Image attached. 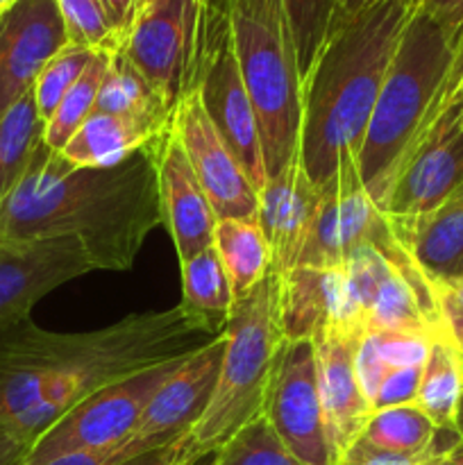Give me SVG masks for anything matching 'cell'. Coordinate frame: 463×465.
Listing matches in <instances>:
<instances>
[{
	"label": "cell",
	"mask_w": 463,
	"mask_h": 465,
	"mask_svg": "<svg viewBox=\"0 0 463 465\" xmlns=\"http://www.w3.org/2000/svg\"><path fill=\"white\" fill-rule=\"evenodd\" d=\"M150 450H157V448H153V445L143 443V440H139L132 436L130 440L116 445V448L98 450V452L66 454V457L53 459V461H48L44 465H121V463L130 461V459L139 457V454L150 452Z\"/></svg>",
	"instance_id": "37"
},
{
	"label": "cell",
	"mask_w": 463,
	"mask_h": 465,
	"mask_svg": "<svg viewBox=\"0 0 463 465\" xmlns=\"http://www.w3.org/2000/svg\"><path fill=\"white\" fill-rule=\"evenodd\" d=\"M458 98H461V104H463V68H461V77H458Z\"/></svg>",
	"instance_id": "50"
},
{
	"label": "cell",
	"mask_w": 463,
	"mask_h": 465,
	"mask_svg": "<svg viewBox=\"0 0 463 465\" xmlns=\"http://www.w3.org/2000/svg\"><path fill=\"white\" fill-rule=\"evenodd\" d=\"M91 271L75 236L0 239V336L23 325L44 295Z\"/></svg>",
	"instance_id": "13"
},
{
	"label": "cell",
	"mask_w": 463,
	"mask_h": 465,
	"mask_svg": "<svg viewBox=\"0 0 463 465\" xmlns=\"http://www.w3.org/2000/svg\"><path fill=\"white\" fill-rule=\"evenodd\" d=\"M389 221L434 289L463 280V189L427 216Z\"/></svg>",
	"instance_id": "20"
},
{
	"label": "cell",
	"mask_w": 463,
	"mask_h": 465,
	"mask_svg": "<svg viewBox=\"0 0 463 465\" xmlns=\"http://www.w3.org/2000/svg\"><path fill=\"white\" fill-rule=\"evenodd\" d=\"M44 143V121L34 95L18 100L0 121V209L25 175L36 148Z\"/></svg>",
	"instance_id": "27"
},
{
	"label": "cell",
	"mask_w": 463,
	"mask_h": 465,
	"mask_svg": "<svg viewBox=\"0 0 463 465\" xmlns=\"http://www.w3.org/2000/svg\"><path fill=\"white\" fill-rule=\"evenodd\" d=\"M436 436L438 427L416 402H411L372 411L359 440L398 457H427L436 454Z\"/></svg>",
	"instance_id": "26"
},
{
	"label": "cell",
	"mask_w": 463,
	"mask_h": 465,
	"mask_svg": "<svg viewBox=\"0 0 463 465\" xmlns=\"http://www.w3.org/2000/svg\"><path fill=\"white\" fill-rule=\"evenodd\" d=\"M95 112L141 123L154 132H166L175 109L153 89L139 68L121 50H116L109 54V66L100 84Z\"/></svg>",
	"instance_id": "22"
},
{
	"label": "cell",
	"mask_w": 463,
	"mask_h": 465,
	"mask_svg": "<svg viewBox=\"0 0 463 465\" xmlns=\"http://www.w3.org/2000/svg\"><path fill=\"white\" fill-rule=\"evenodd\" d=\"M209 465H302L289 452L266 416L241 427L209 457Z\"/></svg>",
	"instance_id": "31"
},
{
	"label": "cell",
	"mask_w": 463,
	"mask_h": 465,
	"mask_svg": "<svg viewBox=\"0 0 463 465\" xmlns=\"http://www.w3.org/2000/svg\"><path fill=\"white\" fill-rule=\"evenodd\" d=\"M354 371H357L363 395H366L368 402L372 404L377 389H379L381 380H384L386 371H389L384 359H381L379 350H377L375 336L372 334H366L359 341L357 352H354Z\"/></svg>",
	"instance_id": "36"
},
{
	"label": "cell",
	"mask_w": 463,
	"mask_h": 465,
	"mask_svg": "<svg viewBox=\"0 0 463 465\" xmlns=\"http://www.w3.org/2000/svg\"><path fill=\"white\" fill-rule=\"evenodd\" d=\"M16 3H18V0H0V16H3L7 9H12Z\"/></svg>",
	"instance_id": "48"
},
{
	"label": "cell",
	"mask_w": 463,
	"mask_h": 465,
	"mask_svg": "<svg viewBox=\"0 0 463 465\" xmlns=\"http://www.w3.org/2000/svg\"><path fill=\"white\" fill-rule=\"evenodd\" d=\"M293 36L300 75L307 77L334 27L339 0H280Z\"/></svg>",
	"instance_id": "30"
},
{
	"label": "cell",
	"mask_w": 463,
	"mask_h": 465,
	"mask_svg": "<svg viewBox=\"0 0 463 465\" xmlns=\"http://www.w3.org/2000/svg\"><path fill=\"white\" fill-rule=\"evenodd\" d=\"M145 3H150V0H136V3H134V9H136V7H141V5H145ZM200 3H202V0H200Z\"/></svg>",
	"instance_id": "52"
},
{
	"label": "cell",
	"mask_w": 463,
	"mask_h": 465,
	"mask_svg": "<svg viewBox=\"0 0 463 465\" xmlns=\"http://www.w3.org/2000/svg\"><path fill=\"white\" fill-rule=\"evenodd\" d=\"M463 395V357L452 336H436L422 363L416 404L438 430L457 431V411Z\"/></svg>",
	"instance_id": "24"
},
{
	"label": "cell",
	"mask_w": 463,
	"mask_h": 465,
	"mask_svg": "<svg viewBox=\"0 0 463 465\" xmlns=\"http://www.w3.org/2000/svg\"><path fill=\"white\" fill-rule=\"evenodd\" d=\"M420 12L434 18L454 39L463 41V0H420Z\"/></svg>",
	"instance_id": "39"
},
{
	"label": "cell",
	"mask_w": 463,
	"mask_h": 465,
	"mask_svg": "<svg viewBox=\"0 0 463 465\" xmlns=\"http://www.w3.org/2000/svg\"><path fill=\"white\" fill-rule=\"evenodd\" d=\"M134 3L136 0H103L104 9L112 16L113 25L118 27L123 36H125V30L130 27L132 14H134Z\"/></svg>",
	"instance_id": "42"
},
{
	"label": "cell",
	"mask_w": 463,
	"mask_h": 465,
	"mask_svg": "<svg viewBox=\"0 0 463 465\" xmlns=\"http://www.w3.org/2000/svg\"><path fill=\"white\" fill-rule=\"evenodd\" d=\"M320 186L309 180L300 154L259 191V227L268 241L272 272L284 275L298 266L316 218Z\"/></svg>",
	"instance_id": "18"
},
{
	"label": "cell",
	"mask_w": 463,
	"mask_h": 465,
	"mask_svg": "<svg viewBox=\"0 0 463 465\" xmlns=\"http://www.w3.org/2000/svg\"><path fill=\"white\" fill-rule=\"evenodd\" d=\"M66 45L57 0H18L0 16V121Z\"/></svg>",
	"instance_id": "14"
},
{
	"label": "cell",
	"mask_w": 463,
	"mask_h": 465,
	"mask_svg": "<svg viewBox=\"0 0 463 465\" xmlns=\"http://www.w3.org/2000/svg\"><path fill=\"white\" fill-rule=\"evenodd\" d=\"M280 318L286 341L313 339V334L325 325L343 327L363 336L350 316L343 268L318 271L298 266L280 275Z\"/></svg>",
	"instance_id": "19"
},
{
	"label": "cell",
	"mask_w": 463,
	"mask_h": 465,
	"mask_svg": "<svg viewBox=\"0 0 463 465\" xmlns=\"http://www.w3.org/2000/svg\"><path fill=\"white\" fill-rule=\"evenodd\" d=\"M109 54L112 53L94 54L89 66L82 71L75 84L68 89L62 103L57 104L50 121L44 125V143L54 153H59L71 141V136L80 130L82 123L95 112L100 84H103V77L109 66Z\"/></svg>",
	"instance_id": "28"
},
{
	"label": "cell",
	"mask_w": 463,
	"mask_h": 465,
	"mask_svg": "<svg viewBox=\"0 0 463 465\" xmlns=\"http://www.w3.org/2000/svg\"><path fill=\"white\" fill-rule=\"evenodd\" d=\"M438 293L440 312H443V321L448 325V331L454 336L463 330V280L449 282L436 289Z\"/></svg>",
	"instance_id": "40"
},
{
	"label": "cell",
	"mask_w": 463,
	"mask_h": 465,
	"mask_svg": "<svg viewBox=\"0 0 463 465\" xmlns=\"http://www.w3.org/2000/svg\"><path fill=\"white\" fill-rule=\"evenodd\" d=\"M213 248L225 268L234 300L248 295L272 271L271 248L257 221L221 218L213 230Z\"/></svg>",
	"instance_id": "23"
},
{
	"label": "cell",
	"mask_w": 463,
	"mask_h": 465,
	"mask_svg": "<svg viewBox=\"0 0 463 465\" xmlns=\"http://www.w3.org/2000/svg\"><path fill=\"white\" fill-rule=\"evenodd\" d=\"M461 189L463 104L457 82L431 125L409 153L379 212L395 221H411L438 209Z\"/></svg>",
	"instance_id": "10"
},
{
	"label": "cell",
	"mask_w": 463,
	"mask_h": 465,
	"mask_svg": "<svg viewBox=\"0 0 463 465\" xmlns=\"http://www.w3.org/2000/svg\"><path fill=\"white\" fill-rule=\"evenodd\" d=\"M429 457H436V454H427V457H398V454L379 452V450L370 448V445L357 439L345 450L343 457L336 461V465H425Z\"/></svg>",
	"instance_id": "38"
},
{
	"label": "cell",
	"mask_w": 463,
	"mask_h": 465,
	"mask_svg": "<svg viewBox=\"0 0 463 465\" xmlns=\"http://www.w3.org/2000/svg\"><path fill=\"white\" fill-rule=\"evenodd\" d=\"M186 448H189V434L182 436L175 443H168L163 448L150 450V452L139 454V457L130 459V461L121 465H193L184 461Z\"/></svg>",
	"instance_id": "41"
},
{
	"label": "cell",
	"mask_w": 463,
	"mask_h": 465,
	"mask_svg": "<svg viewBox=\"0 0 463 465\" xmlns=\"http://www.w3.org/2000/svg\"><path fill=\"white\" fill-rule=\"evenodd\" d=\"M163 134L166 132H154L127 118L94 112L59 154L77 168H112L153 145Z\"/></svg>",
	"instance_id": "21"
},
{
	"label": "cell",
	"mask_w": 463,
	"mask_h": 465,
	"mask_svg": "<svg viewBox=\"0 0 463 465\" xmlns=\"http://www.w3.org/2000/svg\"><path fill=\"white\" fill-rule=\"evenodd\" d=\"M157 180L163 225L175 245L177 259L186 262L212 248L216 212L186 159L172 123L157 145Z\"/></svg>",
	"instance_id": "17"
},
{
	"label": "cell",
	"mask_w": 463,
	"mask_h": 465,
	"mask_svg": "<svg viewBox=\"0 0 463 465\" xmlns=\"http://www.w3.org/2000/svg\"><path fill=\"white\" fill-rule=\"evenodd\" d=\"M461 68L463 41L418 7L399 36L357 153L359 175L377 209L457 86Z\"/></svg>",
	"instance_id": "4"
},
{
	"label": "cell",
	"mask_w": 463,
	"mask_h": 465,
	"mask_svg": "<svg viewBox=\"0 0 463 465\" xmlns=\"http://www.w3.org/2000/svg\"><path fill=\"white\" fill-rule=\"evenodd\" d=\"M172 130L218 221L221 218L257 221V189L241 166L234 150L225 143L209 114L204 112L202 100L195 89L186 91L177 103L175 114H172Z\"/></svg>",
	"instance_id": "12"
},
{
	"label": "cell",
	"mask_w": 463,
	"mask_h": 465,
	"mask_svg": "<svg viewBox=\"0 0 463 465\" xmlns=\"http://www.w3.org/2000/svg\"><path fill=\"white\" fill-rule=\"evenodd\" d=\"M457 434L463 439V395H461V402H458V411H457Z\"/></svg>",
	"instance_id": "47"
},
{
	"label": "cell",
	"mask_w": 463,
	"mask_h": 465,
	"mask_svg": "<svg viewBox=\"0 0 463 465\" xmlns=\"http://www.w3.org/2000/svg\"><path fill=\"white\" fill-rule=\"evenodd\" d=\"M425 465H452V461H449L448 454H436V457L427 459Z\"/></svg>",
	"instance_id": "46"
},
{
	"label": "cell",
	"mask_w": 463,
	"mask_h": 465,
	"mask_svg": "<svg viewBox=\"0 0 463 465\" xmlns=\"http://www.w3.org/2000/svg\"><path fill=\"white\" fill-rule=\"evenodd\" d=\"M461 440H463V439H461Z\"/></svg>",
	"instance_id": "53"
},
{
	"label": "cell",
	"mask_w": 463,
	"mask_h": 465,
	"mask_svg": "<svg viewBox=\"0 0 463 465\" xmlns=\"http://www.w3.org/2000/svg\"><path fill=\"white\" fill-rule=\"evenodd\" d=\"M422 366L413 368H390L386 371L379 389H377L375 400H372V411L377 409L399 407V404L416 402L418 386H420Z\"/></svg>",
	"instance_id": "35"
},
{
	"label": "cell",
	"mask_w": 463,
	"mask_h": 465,
	"mask_svg": "<svg viewBox=\"0 0 463 465\" xmlns=\"http://www.w3.org/2000/svg\"><path fill=\"white\" fill-rule=\"evenodd\" d=\"M189 354H182L91 393L89 398L68 409L27 448L21 465H44L66 454L98 452L130 440L150 398Z\"/></svg>",
	"instance_id": "8"
},
{
	"label": "cell",
	"mask_w": 463,
	"mask_h": 465,
	"mask_svg": "<svg viewBox=\"0 0 463 465\" xmlns=\"http://www.w3.org/2000/svg\"><path fill=\"white\" fill-rule=\"evenodd\" d=\"M222 348L225 336L218 334L193 350L150 398L132 436L163 448L191 434L216 389Z\"/></svg>",
	"instance_id": "15"
},
{
	"label": "cell",
	"mask_w": 463,
	"mask_h": 465,
	"mask_svg": "<svg viewBox=\"0 0 463 465\" xmlns=\"http://www.w3.org/2000/svg\"><path fill=\"white\" fill-rule=\"evenodd\" d=\"M345 259H348V250H345L343 227H340L339 186H336L334 175L327 184L320 186L316 218H313V225L309 230L298 266L336 271V268H343Z\"/></svg>",
	"instance_id": "29"
},
{
	"label": "cell",
	"mask_w": 463,
	"mask_h": 465,
	"mask_svg": "<svg viewBox=\"0 0 463 465\" xmlns=\"http://www.w3.org/2000/svg\"><path fill=\"white\" fill-rule=\"evenodd\" d=\"M448 457L449 461H452V465H463V440H458V443L449 450Z\"/></svg>",
	"instance_id": "45"
},
{
	"label": "cell",
	"mask_w": 463,
	"mask_h": 465,
	"mask_svg": "<svg viewBox=\"0 0 463 465\" xmlns=\"http://www.w3.org/2000/svg\"><path fill=\"white\" fill-rule=\"evenodd\" d=\"M454 341H457V345H458V352H461V357H463V330L458 331L457 336H454Z\"/></svg>",
	"instance_id": "49"
},
{
	"label": "cell",
	"mask_w": 463,
	"mask_h": 465,
	"mask_svg": "<svg viewBox=\"0 0 463 465\" xmlns=\"http://www.w3.org/2000/svg\"><path fill=\"white\" fill-rule=\"evenodd\" d=\"M94 54V50L68 44L66 48L59 50V53L45 64V68L41 71V75L36 77L34 86H32L36 112H39L44 125L50 121V116L54 114L57 104L62 103V98L68 94V89L75 84L77 77L82 75V71L89 66Z\"/></svg>",
	"instance_id": "33"
},
{
	"label": "cell",
	"mask_w": 463,
	"mask_h": 465,
	"mask_svg": "<svg viewBox=\"0 0 463 465\" xmlns=\"http://www.w3.org/2000/svg\"><path fill=\"white\" fill-rule=\"evenodd\" d=\"M363 336L336 325H325L313 334L318 389L336 461L361 436L372 413V404L363 395L354 371V352Z\"/></svg>",
	"instance_id": "16"
},
{
	"label": "cell",
	"mask_w": 463,
	"mask_h": 465,
	"mask_svg": "<svg viewBox=\"0 0 463 465\" xmlns=\"http://www.w3.org/2000/svg\"><path fill=\"white\" fill-rule=\"evenodd\" d=\"M200 0H150L132 14L121 53L172 109L191 89L198 53Z\"/></svg>",
	"instance_id": "9"
},
{
	"label": "cell",
	"mask_w": 463,
	"mask_h": 465,
	"mask_svg": "<svg viewBox=\"0 0 463 465\" xmlns=\"http://www.w3.org/2000/svg\"><path fill=\"white\" fill-rule=\"evenodd\" d=\"M263 416L302 465H336L318 389L313 339L286 341L268 386Z\"/></svg>",
	"instance_id": "11"
},
{
	"label": "cell",
	"mask_w": 463,
	"mask_h": 465,
	"mask_svg": "<svg viewBox=\"0 0 463 465\" xmlns=\"http://www.w3.org/2000/svg\"><path fill=\"white\" fill-rule=\"evenodd\" d=\"M157 145L112 168H77L41 143L0 209V239L75 236L94 271H130L163 225Z\"/></svg>",
	"instance_id": "2"
},
{
	"label": "cell",
	"mask_w": 463,
	"mask_h": 465,
	"mask_svg": "<svg viewBox=\"0 0 463 465\" xmlns=\"http://www.w3.org/2000/svg\"><path fill=\"white\" fill-rule=\"evenodd\" d=\"M27 452V445L14 439L5 430H0V465H21Z\"/></svg>",
	"instance_id": "43"
},
{
	"label": "cell",
	"mask_w": 463,
	"mask_h": 465,
	"mask_svg": "<svg viewBox=\"0 0 463 465\" xmlns=\"http://www.w3.org/2000/svg\"><path fill=\"white\" fill-rule=\"evenodd\" d=\"M182 266V307L198 318L213 336L222 334L234 307L230 280L225 275L216 248H207L195 257L180 262Z\"/></svg>",
	"instance_id": "25"
},
{
	"label": "cell",
	"mask_w": 463,
	"mask_h": 465,
	"mask_svg": "<svg viewBox=\"0 0 463 465\" xmlns=\"http://www.w3.org/2000/svg\"><path fill=\"white\" fill-rule=\"evenodd\" d=\"M68 44L82 45L94 53H116L123 35L113 25L103 0H57Z\"/></svg>",
	"instance_id": "32"
},
{
	"label": "cell",
	"mask_w": 463,
	"mask_h": 465,
	"mask_svg": "<svg viewBox=\"0 0 463 465\" xmlns=\"http://www.w3.org/2000/svg\"><path fill=\"white\" fill-rule=\"evenodd\" d=\"M213 339L184 307L57 334L23 322L0 336V430L30 448L95 391L193 352Z\"/></svg>",
	"instance_id": "1"
},
{
	"label": "cell",
	"mask_w": 463,
	"mask_h": 465,
	"mask_svg": "<svg viewBox=\"0 0 463 465\" xmlns=\"http://www.w3.org/2000/svg\"><path fill=\"white\" fill-rule=\"evenodd\" d=\"M420 0H379L331 27L302 82L300 162L316 186L359 153L399 36Z\"/></svg>",
	"instance_id": "3"
},
{
	"label": "cell",
	"mask_w": 463,
	"mask_h": 465,
	"mask_svg": "<svg viewBox=\"0 0 463 465\" xmlns=\"http://www.w3.org/2000/svg\"><path fill=\"white\" fill-rule=\"evenodd\" d=\"M232 48L261 134L268 180L300 150L302 75L280 0H225Z\"/></svg>",
	"instance_id": "6"
},
{
	"label": "cell",
	"mask_w": 463,
	"mask_h": 465,
	"mask_svg": "<svg viewBox=\"0 0 463 465\" xmlns=\"http://www.w3.org/2000/svg\"><path fill=\"white\" fill-rule=\"evenodd\" d=\"M191 89L198 91L204 112L209 114L225 143L234 150L259 193L268 182L261 134L232 48L225 0H202Z\"/></svg>",
	"instance_id": "7"
},
{
	"label": "cell",
	"mask_w": 463,
	"mask_h": 465,
	"mask_svg": "<svg viewBox=\"0 0 463 465\" xmlns=\"http://www.w3.org/2000/svg\"><path fill=\"white\" fill-rule=\"evenodd\" d=\"M372 336L389 371L422 366L434 341V336L411 334V331H372Z\"/></svg>",
	"instance_id": "34"
},
{
	"label": "cell",
	"mask_w": 463,
	"mask_h": 465,
	"mask_svg": "<svg viewBox=\"0 0 463 465\" xmlns=\"http://www.w3.org/2000/svg\"><path fill=\"white\" fill-rule=\"evenodd\" d=\"M281 280L268 272L248 295L234 300L222 330L221 371L202 418L189 434L186 463L216 452L241 427L263 413L277 357L286 343L280 318Z\"/></svg>",
	"instance_id": "5"
},
{
	"label": "cell",
	"mask_w": 463,
	"mask_h": 465,
	"mask_svg": "<svg viewBox=\"0 0 463 465\" xmlns=\"http://www.w3.org/2000/svg\"><path fill=\"white\" fill-rule=\"evenodd\" d=\"M209 457H212V454H209ZM209 457H204V459H200V461H195L193 465H209Z\"/></svg>",
	"instance_id": "51"
},
{
	"label": "cell",
	"mask_w": 463,
	"mask_h": 465,
	"mask_svg": "<svg viewBox=\"0 0 463 465\" xmlns=\"http://www.w3.org/2000/svg\"><path fill=\"white\" fill-rule=\"evenodd\" d=\"M377 3H379V0H339V12H336L334 25L339 21H343V18L357 16L359 12H363V9L372 7V5Z\"/></svg>",
	"instance_id": "44"
}]
</instances>
